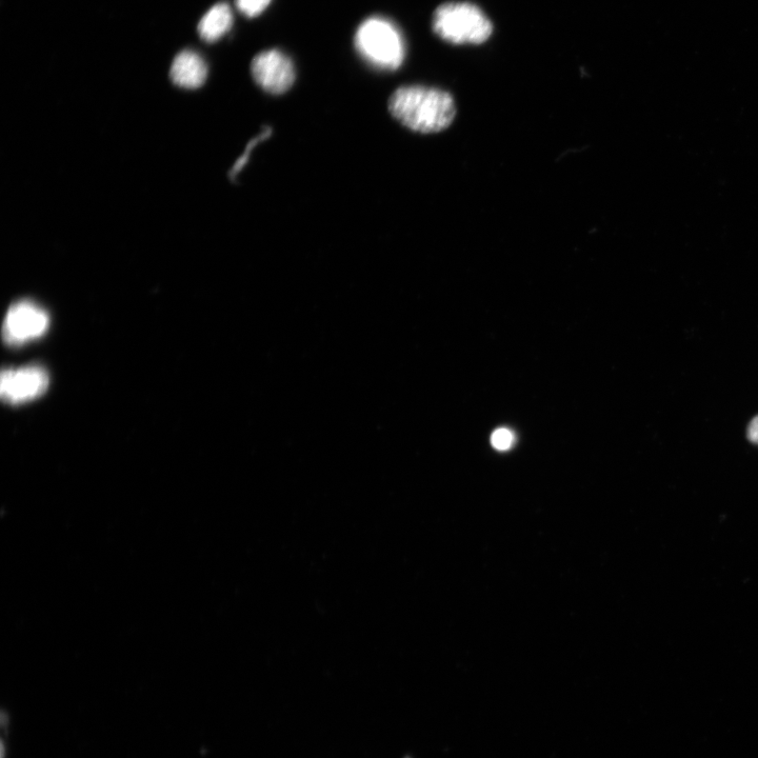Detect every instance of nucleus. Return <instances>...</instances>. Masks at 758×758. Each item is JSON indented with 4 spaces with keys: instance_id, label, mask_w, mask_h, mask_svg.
I'll return each instance as SVG.
<instances>
[{
    "instance_id": "10",
    "label": "nucleus",
    "mask_w": 758,
    "mask_h": 758,
    "mask_svg": "<svg viewBox=\"0 0 758 758\" xmlns=\"http://www.w3.org/2000/svg\"><path fill=\"white\" fill-rule=\"evenodd\" d=\"M514 442L513 434L507 429H498L491 436L492 446L500 451H506L511 448Z\"/></svg>"
},
{
    "instance_id": "11",
    "label": "nucleus",
    "mask_w": 758,
    "mask_h": 758,
    "mask_svg": "<svg viewBox=\"0 0 758 758\" xmlns=\"http://www.w3.org/2000/svg\"><path fill=\"white\" fill-rule=\"evenodd\" d=\"M270 135H271V130L266 129L261 135H259L258 137L254 139V141L248 147L247 152L244 154V156L241 159H239V161L235 165L233 169L234 175L237 174L239 171H241L243 167L246 165V163L248 162L249 152H251V150L254 149L258 143L264 142L265 139H267Z\"/></svg>"
},
{
    "instance_id": "4",
    "label": "nucleus",
    "mask_w": 758,
    "mask_h": 758,
    "mask_svg": "<svg viewBox=\"0 0 758 758\" xmlns=\"http://www.w3.org/2000/svg\"><path fill=\"white\" fill-rule=\"evenodd\" d=\"M50 326L48 312L34 302L13 304L5 317L3 336L10 346H21L43 336Z\"/></svg>"
},
{
    "instance_id": "12",
    "label": "nucleus",
    "mask_w": 758,
    "mask_h": 758,
    "mask_svg": "<svg viewBox=\"0 0 758 758\" xmlns=\"http://www.w3.org/2000/svg\"><path fill=\"white\" fill-rule=\"evenodd\" d=\"M748 438L751 443L758 445V416L749 425Z\"/></svg>"
},
{
    "instance_id": "5",
    "label": "nucleus",
    "mask_w": 758,
    "mask_h": 758,
    "mask_svg": "<svg viewBox=\"0 0 758 758\" xmlns=\"http://www.w3.org/2000/svg\"><path fill=\"white\" fill-rule=\"evenodd\" d=\"M255 83L271 94H284L295 81V68L284 52L273 49L257 54L251 64Z\"/></svg>"
},
{
    "instance_id": "1",
    "label": "nucleus",
    "mask_w": 758,
    "mask_h": 758,
    "mask_svg": "<svg viewBox=\"0 0 758 758\" xmlns=\"http://www.w3.org/2000/svg\"><path fill=\"white\" fill-rule=\"evenodd\" d=\"M389 110L405 127L424 134L446 130L456 115L450 93L424 86L397 89L390 97Z\"/></svg>"
},
{
    "instance_id": "7",
    "label": "nucleus",
    "mask_w": 758,
    "mask_h": 758,
    "mask_svg": "<svg viewBox=\"0 0 758 758\" xmlns=\"http://www.w3.org/2000/svg\"><path fill=\"white\" fill-rule=\"evenodd\" d=\"M170 76L172 82L178 87L197 89L205 84L208 67L201 55L186 50L175 57Z\"/></svg>"
},
{
    "instance_id": "9",
    "label": "nucleus",
    "mask_w": 758,
    "mask_h": 758,
    "mask_svg": "<svg viewBox=\"0 0 758 758\" xmlns=\"http://www.w3.org/2000/svg\"><path fill=\"white\" fill-rule=\"evenodd\" d=\"M272 0H236L239 12L249 18L261 15L271 4Z\"/></svg>"
},
{
    "instance_id": "3",
    "label": "nucleus",
    "mask_w": 758,
    "mask_h": 758,
    "mask_svg": "<svg viewBox=\"0 0 758 758\" xmlns=\"http://www.w3.org/2000/svg\"><path fill=\"white\" fill-rule=\"evenodd\" d=\"M432 28L436 35L454 45H480L488 41L493 26L487 15L470 3H449L438 7Z\"/></svg>"
},
{
    "instance_id": "8",
    "label": "nucleus",
    "mask_w": 758,
    "mask_h": 758,
    "mask_svg": "<svg viewBox=\"0 0 758 758\" xmlns=\"http://www.w3.org/2000/svg\"><path fill=\"white\" fill-rule=\"evenodd\" d=\"M233 26V13L226 3L212 7L198 24V34L203 41L215 43L225 36Z\"/></svg>"
},
{
    "instance_id": "2",
    "label": "nucleus",
    "mask_w": 758,
    "mask_h": 758,
    "mask_svg": "<svg viewBox=\"0 0 758 758\" xmlns=\"http://www.w3.org/2000/svg\"><path fill=\"white\" fill-rule=\"evenodd\" d=\"M359 55L373 68L394 71L406 57L404 36L398 27L382 16H372L359 25L354 36Z\"/></svg>"
},
{
    "instance_id": "6",
    "label": "nucleus",
    "mask_w": 758,
    "mask_h": 758,
    "mask_svg": "<svg viewBox=\"0 0 758 758\" xmlns=\"http://www.w3.org/2000/svg\"><path fill=\"white\" fill-rule=\"evenodd\" d=\"M49 383V374L41 366L7 369L2 373L0 393L9 404H23L43 395Z\"/></svg>"
}]
</instances>
